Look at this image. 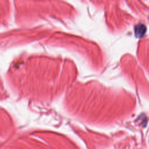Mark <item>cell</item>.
<instances>
[{
    "label": "cell",
    "mask_w": 149,
    "mask_h": 149,
    "mask_svg": "<svg viewBox=\"0 0 149 149\" xmlns=\"http://www.w3.org/2000/svg\"><path fill=\"white\" fill-rule=\"evenodd\" d=\"M146 26L143 24H138L134 27V34L136 37L140 38L143 36L146 31Z\"/></svg>",
    "instance_id": "1"
}]
</instances>
